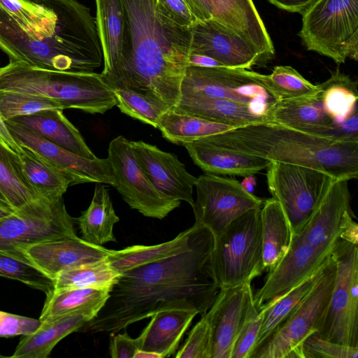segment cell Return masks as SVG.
Masks as SVG:
<instances>
[{
  "label": "cell",
  "instance_id": "cell-1",
  "mask_svg": "<svg viewBox=\"0 0 358 358\" xmlns=\"http://www.w3.org/2000/svg\"><path fill=\"white\" fill-rule=\"evenodd\" d=\"M214 243L203 226L185 251L122 273L105 305L81 329L115 334L166 308L203 315L220 290L212 266Z\"/></svg>",
  "mask_w": 358,
  "mask_h": 358
},
{
  "label": "cell",
  "instance_id": "cell-2",
  "mask_svg": "<svg viewBox=\"0 0 358 358\" xmlns=\"http://www.w3.org/2000/svg\"><path fill=\"white\" fill-rule=\"evenodd\" d=\"M55 15L36 31H27L0 7V49L10 61L55 71L92 73L103 55L95 17L78 0H31Z\"/></svg>",
  "mask_w": 358,
  "mask_h": 358
},
{
  "label": "cell",
  "instance_id": "cell-3",
  "mask_svg": "<svg viewBox=\"0 0 358 358\" xmlns=\"http://www.w3.org/2000/svg\"><path fill=\"white\" fill-rule=\"evenodd\" d=\"M132 43L129 70L119 88L174 110L190 54V29L159 13L155 0H122Z\"/></svg>",
  "mask_w": 358,
  "mask_h": 358
},
{
  "label": "cell",
  "instance_id": "cell-4",
  "mask_svg": "<svg viewBox=\"0 0 358 358\" xmlns=\"http://www.w3.org/2000/svg\"><path fill=\"white\" fill-rule=\"evenodd\" d=\"M201 139L272 162L309 166L337 180L358 176L356 142H340L272 122L236 127Z\"/></svg>",
  "mask_w": 358,
  "mask_h": 358
},
{
  "label": "cell",
  "instance_id": "cell-5",
  "mask_svg": "<svg viewBox=\"0 0 358 358\" xmlns=\"http://www.w3.org/2000/svg\"><path fill=\"white\" fill-rule=\"evenodd\" d=\"M348 181L334 180L307 222L292 235L287 253L254 294L258 310L318 271L331 255L347 214L353 213Z\"/></svg>",
  "mask_w": 358,
  "mask_h": 358
},
{
  "label": "cell",
  "instance_id": "cell-6",
  "mask_svg": "<svg viewBox=\"0 0 358 358\" xmlns=\"http://www.w3.org/2000/svg\"><path fill=\"white\" fill-rule=\"evenodd\" d=\"M0 91L41 96L64 109L103 114L116 106L113 91L100 73L62 71L11 62L0 67Z\"/></svg>",
  "mask_w": 358,
  "mask_h": 358
},
{
  "label": "cell",
  "instance_id": "cell-7",
  "mask_svg": "<svg viewBox=\"0 0 358 358\" xmlns=\"http://www.w3.org/2000/svg\"><path fill=\"white\" fill-rule=\"evenodd\" d=\"M260 210L247 211L215 236L212 266L220 289L251 283L264 271Z\"/></svg>",
  "mask_w": 358,
  "mask_h": 358
},
{
  "label": "cell",
  "instance_id": "cell-8",
  "mask_svg": "<svg viewBox=\"0 0 358 358\" xmlns=\"http://www.w3.org/2000/svg\"><path fill=\"white\" fill-rule=\"evenodd\" d=\"M299 36L336 64L358 59V0H315L302 14Z\"/></svg>",
  "mask_w": 358,
  "mask_h": 358
},
{
  "label": "cell",
  "instance_id": "cell-9",
  "mask_svg": "<svg viewBox=\"0 0 358 358\" xmlns=\"http://www.w3.org/2000/svg\"><path fill=\"white\" fill-rule=\"evenodd\" d=\"M335 275L336 263L331 255L305 298L251 358H303V343L317 330L331 298Z\"/></svg>",
  "mask_w": 358,
  "mask_h": 358
},
{
  "label": "cell",
  "instance_id": "cell-10",
  "mask_svg": "<svg viewBox=\"0 0 358 358\" xmlns=\"http://www.w3.org/2000/svg\"><path fill=\"white\" fill-rule=\"evenodd\" d=\"M181 97L230 99L250 105L266 116L280 99L270 89L267 76L245 69L188 66Z\"/></svg>",
  "mask_w": 358,
  "mask_h": 358
},
{
  "label": "cell",
  "instance_id": "cell-11",
  "mask_svg": "<svg viewBox=\"0 0 358 358\" xmlns=\"http://www.w3.org/2000/svg\"><path fill=\"white\" fill-rule=\"evenodd\" d=\"M331 257L336 263L333 290L315 334L329 341L358 347V248L338 238Z\"/></svg>",
  "mask_w": 358,
  "mask_h": 358
},
{
  "label": "cell",
  "instance_id": "cell-12",
  "mask_svg": "<svg viewBox=\"0 0 358 358\" xmlns=\"http://www.w3.org/2000/svg\"><path fill=\"white\" fill-rule=\"evenodd\" d=\"M269 192L281 205L292 229L298 233L311 217L335 180L328 173L301 165L272 162L267 168Z\"/></svg>",
  "mask_w": 358,
  "mask_h": 358
},
{
  "label": "cell",
  "instance_id": "cell-13",
  "mask_svg": "<svg viewBox=\"0 0 358 358\" xmlns=\"http://www.w3.org/2000/svg\"><path fill=\"white\" fill-rule=\"evenodd\" d=\"M107 159L114 178V187L132 209L143 215L162 220L180 205V201L159 192L136 161L131 141L118 136L109 143Z\"/></svg>",
  "mask_w": 358,
  "mask_h": 358
},
{
  "label": "cell",
  "instance_id": "cell-14",
  "mask_svg": "<svg viewBox=\"0 0 358 358\" xmlns=\"http://www.w3.org/2000/svg\"><path fill=\"white\" fill-rule=\"evenodd\" d=\"M73 220L63 198L36 202L0 218V250L17 251L48 240L77 236Z\"/></svg>",
  "mask_w": 358,
  "mask_h": 358
},
{
  "label": "cell",
  "instance_id": "cell-15",
  "mask_svg": "<svg viewBox=\"0 0 358 358\" xmlns=\"http://www.w3.org/2000/svg\"><path fill=\"white\" fill-rule=\"evenodd\" d=\"M196 199L192 207L195 222L221 234L247 211L262 207L264 199L245 190L237 180L206 173L197 178Z\"/></svg>",
  "mask_w": 358,
  "mask_h": 358
},
{
  "label": "cell",
  "instance_id": "cell-16",
  "mask_svg": "<svg viewBox=\"0 0 358 358\" xmlns=\"http://www.w3.org/2000/svg\"><path fill=\"white\" fill-rule=\"evenodd\" d=\"M95 23L103 55L100 73L113 90L119 88L131 63L132 43L122 0H94Z\"/></svg>",
  "mask_w": 358,
  "mask_h": 358
},
{
  "label": "cell",
  "instance_id": "cell-17",
  "mask_svg": "<svg viewBox=\"0 0 358 358\" xmlns=\"http://www.w3.org/2000/svg\"><path fill=\"white\" fill-rule=\"evenodd\" d=\"M16 142L25 146L53 165L68 180L70 186L82 183H103L114 186L107 158L87 159L62 148L33 131L5 121Z\"/></svg>",
  "mask_w": 358,
  "mask_h": 358
},
{
  "label": "cell",
  "instance_id": "cell-18",
  "mask_svg": "<svg viewBox=\"0 0 358 358\" xmlns=\"http://www.w3.org/2000/svg\"><path fill=\"white\" fill-rule=\"evenodd\" d=\"M253 303L250 282L219 290L205 314L211 328V358H231L235 341Z\"/></svg>",
  "mask_w": 358,
  "mask_h": 358
},
{
  "label": "cell",
  "instance_id": "cell-19",
  "mask_svg": "<svg viewBox=\"0 0 358 358\" xmlns=\"http://www.w3.org/2000/svg\"><path fill=\"white\" fill-rule=\"evenodd\" d=\"M190 53L208 56L224 67L250 69L262 66L252 46L222 24L211 19L197 21L191 28Z\"/></svg>",
  "mask_w": 358,
  "mask_h": 358
},
{
  "label": "cell",
  "instance_id": "cell-20",
  "mask_svg": "<svg viewBox=\"0 0 358 358\" xmlns=\"http://www.w3.org/2000/svg\"><path fill=\"white\" fill-rule=\"evenodd\" d=\"M131 145L141 169L159 192L194 206L193 187L197 178L187 171L177 155L142 141H131Z\"/></svg>",
  "mask_w": 358,
  "mask_h": 358
},
{
  "label": "cell",
  "instance_id": "cell-21",
  "mask_svg": "<svg viewBox=\"0 0 358 358\" xmlns=\"http://www.w3.org/2000/svg\"><path fill=\"white\" fill-rule=\"evenodd\" d=\"M17 250L52 280L69 268L106 257L110 250L78 236L48 240Z\"/></svg>",
  "mask_w": 358,
  "mask_h": 358
},
{
  "label": "cell",
  "instance_id": "cell-22",
  "mask_svg": "<svg viewBox=\"0 0 358 358\" xmlns=\"http://www.w3.org/2000/svg\"><path fill=\"white\" fill-rule=\"evenodd\" d=\"M214 19L240 36L258 53L262 65L274 57L275 49L252 0H213Z\"/></svg>",
  "mask_w": 358,
  "mask_h": 358
},
{
  "label": "cell",
  "instance_id": "cell-23",
  "mask_svg": "<svg viewBox=\"0 0 358 358\" xmlns=\"http://www.w3.org/2000/svg\"><path fill=\"white\" fill-rule=\"evenodd\" d=\"M193 162L205 173L248 176L267 169L272 161L259 156L227 150L202 139L185 144Z\"/></svg>",
  "mask_w": 358,
  "mask_h": 358
},
{
  "label": "cell",
  "instance_id": "cell-24",
  "mask_svg": "<svg viewBox=\"0 0 358 358\" xmlns=\"http://www.w3.org/2000/svg\"><path fill=\"white\" fill-rule=\"evenodd\" d=\"M6 121L23 127L76 155L91 159L96 158L80 131L66 117L62 109L43 110Z\"/></svg>",
  "mask_w": 358,
  "mask_h": 358
},
{
  "label": "cell",
  "instance_id": "cell-25",
  "mask_svg": "<svg viewBox=\"0 0 358 358\" xmlns=\"http://www.w3.org/2000/svg\"><path fill=\"white\" fill-rule=\"evenodd\" d=\"M269 121L327 138L336 124L325 111L320 92L313 96L279 101L271 110Z\"/></svg>",
  "mask_w": 358,
  "mask_h": 358
},
{
  "label": "cell",
  "instance_id": "cell-26",
  "mask_svg": "<svg viewBox=\"0 0 358 358\" xmlns=\"http://www.w3.org/2000/svg\"><path fill=\"white\" fill-rule=\"evenodd\" d=\"M197 314L196 310L179 308L155 312L139 335L140 349L159 353L162 358L171 357Z\"/></svg>",
  "mask_w": 358,
  "mask_h": 358
},
{
  "label": "cell",
  "instance_id": "cell-27",
  "mask_svg": "<svg viewBox=\"0 0 358 358\" xmlns=\"http://www.w3.org/2000/svg\"><path fill=\"white\" fill-rule=\"evenodd\" d=\"M234 128L269 122L252 106L230 99L204 96L181 97L174 110Z\"/></svg>",
  "mask_w": 358,
  "mask_h": 358
},
{
  "label": "cell",
  "instance_id": "cell-28",
  "mask_svg": "<svg viewBox=\"0 0 358 358\" xmlns=\"http://www.w3.org/2000/svg\"><path fill=\"white\" fill-rule=\"evenodd\" d=\"M91 320L83 313H72L43 320L35 332L23 336L11 357H48L62 339L81 329Z\"/></svg>",
  "mask_w": 358,
  "mask_h": 358
},
{
  "label": "cell",
  "instance_id": "cell-29",
  "mask_svg": "<svg viewBox=\"0 0 358 358\" xmlns=\"http://www.w3.org/2000/svg\"><path fill=\"white\" fill-rule=\"evenodd\" d=\"M203 225L195 222L173 239L153 245H136L122 250H110L106 259L120 273L177 255L188 249L197 237Z\"/></svg>",
  "mask_w": 358,
  "mask_h": 358
},
{
  "label": "cell",
  "instance_id": "cell-30",
  "mask_svg": "<svg viewBox=\"0 0 358 358\" xmlns=\"http://www.w3.org/2000/svg\"><path fill=\"white\" fill-rule=\"evenodd\" d=\"M260 219L263 264L269 272L287 253L293 232L280 203L274 198L264 201Z\"/></svg>",
  "mask_w": 358,
  "mask_h": 358
},
{
  "label": "cell",
  "instance_id": "cell-31",
  "mask_svg": "<svg viewBox=\"0 0 358 358\" xmlns=\"http://www.w3.org/2000/svg\"><path fill=\"white\" fill-rule=\"evenodd\" d=\"M76 220L84 241L98 245L116 241L113 227L120 217L103 183H96L89 207Z\"/></svg>",
  "mask_w": 358,
  "mask_h": 358
},
{
  "label": "cell",
  "instance_id": "cell-32",
  "mask_svg": "<svg viewBox=\"0 0 358 358\" xmlns=\"http://www.w3.org/2000/svg\"><path fill=\"white\" fill-rule=\"evenodd\" d=\"M112 287L72 288L54 290L46 295L39 320L72 313L94 318L108 300Z\"/></svg>",
  "mask_w": 358,
  "mask_h": 358
},
{
  "label": "cell",
  "instance_id": "cell-33",
  "mask_svg": "<svg viewBox=\"0 0 358 358\" xmlns=\"http://www.w3.org/2000/svg\"><path fill=\"white\" fill-rule=\"evenodd\" d=\"M24 173L29 185L43 200L55 202L63 198L70 186L68 180L53 165L29 148L20 145Z\"/></svg>",
  "mask_w": 358,
  "mask_h": 358
},
{
  "label": "cell",
  "instance_id": "cell-34",
  "mask_svg": "<svg viewBox=\"0 0 358 358\" xmlns=\"http://www.w3.org/2000/svg\"><path fill=\"white\" fill-rule=\"evenodd\" d=\"M0 192L15 211L43 200L27 181L20 155L1 143Z\"/></svg>",
  "mask_w": 358,
  "mask_h": 358
},
{
  "label": "cell",
  "instance_id": "cell-35",
  "mask_svg": "<svg viewBox=\"0 0 358 358\" xmlns=\"http://www.w3.org/2000/svg\"><path fill=\"white\" fill-rule=\"evenodd\" d=\"M234 128L229 125L169 110L161 117L157 129L169 142L184 146L188 143Z\"/></svg>",
  "mask_w": 358,
  "mask_h": 358
},
{
  "label": "cell",
  "instance_id": "cell-36",
  "mask_svg": "<svg viewBox=\"0 0 358 358\" xmlns=\"http://www.w3.org/2000/svg\"><path fill=\"white\" fill-rule=\"evenodd\" d=\"M319 87L323 107L335 124L358 110L357 82L349 76L336 70Z\"/></svg>",
  "mask_w": 358,
  "mask_h": 358
},
{
  "label": "cell",
  "instance_id": "cell-37",
  "mask_svg": "<svg viewBox=\"0 0 358 358\" xmlns=\"http://www.w3.org/2000/svg\"><path fill=\"white\" fill-rule=\"evenodd\" d=\"M321 268L296 286L273 299L261 308L264 310L263 319L255 350L269 337L299 305L317 280Z\"/></svg>",
  "mask_w": 358,
  "mask_h": 358
},
{
  "label": "cell",
  "instance_id": "cell-38",
  "mask_svg": "<svg viewBox=\"0 0 358 358\" xmlns=\"http://www.w3.org/2000/svg\"><path fill=\"white\" fill-rule=\"evenodd\" d=\"M121 275L105 257L62 271L53 280L55 290L112 287L117 282Z\"/></svg>",
  "mask_w": 358,
  "mask_h": 358
},
{
  "label": "cell",
  "instance_id": "cell-39",
  "mask_svg": "<svg viewBox=\"0 0 358 358\" xmlns=\"http://www.w3.org/2000/svg\"><path fill=\"white\" fill-rule=\"evenodd\" d=\"M0 276L23 282L46 295L55 290L53 280L19 250H0Z\"/></svg>",
  "mask_w": 358,
  "mask_h": 358
},
{
  "label": "cell",
  "instance_id": "cell-40",
  "mask_svg": "<svg viewBox=\"0 0 358 358\" xmlns=\"http://www.w3.org/2000/svg\"><path fill=\"white\" fill-rule=\"evenodd\" d=\"M266 76L268 87L280 100L313 96L320 90L290 66H276Z\"/></svg>",
  "mask_w": 358,
  "mask_h": 358
},
{
  "label": "cell",
  "instance_id": "cell-41",
  "mask_svg": "<svg viewBox=\"0 0 358 358\" xmlns=\"http://www.w3.org/2000/svg\"><path fill=\"white\" fill-rule=\"evenodd\" d=\"M120 111L140 122L158 128L159 120L167 111L146 96L126 89L113 90Z\"/></svg>",
  "mask_w": 358,
  "mask_h": 358
},
{
  "label": "cell",
  "instance_id": "cell-42",
  "mask_svg": "<svg viewBox=\"0 0 358 358\" xmlns=\"http://www.w3.org/2000/svg\"><path fill=\"white\" fill-rule=\"evenodd\" d=\"M47 109L64 108L57 101L41 96L0 91V113L5 121Z\"/></svg>",
  "mask_w": 358,
  "mask_h": 358
},
{
  "label": "cell",
  "instance_id": "cell-43",
  "mask_svg": "<svg viewBox=\"0 0 358 358\" xmlns=\"http://www.w3.org/2000/svg\"><path fill=\"white\" fill-rule=\"evenodd\" d=\"M0 7L27 31L43 29L55 15L51 8L31 0H0Z\"/></svg>",
  "mask_w": 358,
  "mask_h": 358
},
{
  "label": "cell",
  "instance_id": "cell-44",
  "mask_svg": "<svg viewBox=\"0 0 358 358\" xmlns=\"http://www.w3.org/2000/svg\"><path fill=\"white\" fill-rule=\"evenodd\" d=\"M175 357L211 358V328L205 314L189 331Z\"/></svg>",
  "mask_w": 358,
  "mask_h": 358
},
{
  "label": "cell",
  "instance_id": "cell-45",
  "mask_svg": "<svg viewBox=\"0 0 358 358\" xmlns=\"http://www.w3.org/2000/svg\"><path fill=\"white\" fill-rule=\"evenodd\" d=\"M263 309L258 310L253 303L245 321L235 341L231 358H251L263 319Z\"/></svg>",
  "mask_w": 358,
  "mask_h": 358
},
{
  "label": "cell",
  "instance_id": "cell-46",
  "mask_svg": "<svg viewBox=\"0 0 358 358\" xmlns=\"http://www.w3.org/2000/svg\"><path fill=\"white\" fill-rule=\"evenodd\" d=\"M303 358H357L358 347H352L324 339L313 334L302 345Z\"/></svg>",
  "mask_w": 358,
  "mask_h": 358
},
{
  "label": "cell",
  "instance_id": "cell-47",
  "mask_svg": "<svg viewBox=\"0 0 358 358\" xmlns=\"http://www.w3.org/2000/svg\"><path fill=\"white\" fill-rule=\"evenodd\" d=\"M41 325L39 319L0 310V337L29 335L35 332Z\"/></svg>",
  "mask_w": 358,
  "mask_h": 358
},
{
  "label": "cell",
  "instance_id": "cell-48",
  "mask_svg": "<svg viewBox=\"0 0 358 358\" xmlns=\"http://www.w3.org/2000/svg\"><path fill=\"white\" fill-rule=\"evenodd\" d=\"M159 14L176 26L190 29L197 20L184 0H155Z\"/></svg>",
  "mask_w": 358,
  "mask_h": 358
},
{
  "label": "cell",
  "instance_id": "cell-49",
  "mask_svg": "<svg viewBox=\"0 0 358 358\" xmlns=\"http://www.w3.org/2000/svg\"><path fill=\"white\" fill-rule=\"evenodd\" d=\"M141 344L140 336L133 338L127 333L113 335L109 345L110 356L113 358H134Z\"/></svg>",
  "mask_w": 358,
  "mask_h": 358
},
{
  "label": "cell",
  "instance_id": "cell-50",
  "mask_svg": "<svg viewBox=\"0 0 358 358\" xmlns=\"http://www.w3.org/2000/svg\"><path fill=\"white\" fill-rule=\"evenodd\" d=\"M329 138L340 142L358 143V110L341 123L336 124L329 133Z\"/></svg>",
  "mask_w": 358,
  "mask_h": 358
},
{
  "label": "cell",
  "instance_id": "cell-51",
  "mask_svg": "<svg viewBox=\"0 0 358 358\" xmlns=\"http://www.w3.org/2000/svg\"><path fill=\"white\" fill-rule=\"evenodd\" d=\"M197 21L214 19L215 9L213 0H184Z\"/></svg>",
  "mask_w": 358,
  "mask_h": 358
},
{
  "label": "cell",
  "instance_id": "cell-52",
  "mask_svg": "<svg viewBox=\"0 0 358 358\" xmlns=\"http://www.w3.org/2000/svg\"><path fill=\"white\" fill-rule=\"evenodd\" d=\"M276 7L292 13L302 14L315 0H268Z\"/></svg>",
  "mask_w": 358,
  "mask_h": 358
},
{
  "label": "cell",
  "instance_id": "cell-53",
  "mask_svg": "<svg viewBox=\"0 0 358 358\" xmlns=\"http://www.w3.org/2000/svg\"><path fill=\"white\" fill-rule=\"evenodd\" d=\"M353 218H355L354 213L347 214L340 238L357 245L358 225Z\"/></svg>",
  "mask_w": 358,
  "mask_h": 358
},
{
  "label": "cell",
  "instance_id": "cell-54",
  "mask_svg": "<svg viewBox=\"0 0 358 358\" xmlns=\"http://www.w3.org/2000/svg\"><path fill=\"white\" fill-rule=\"evenodd\" d=\"M0 143L18 155L22 152L20 145L11 135L5 120L0 113Z\"/></svg>",
  "mask_w": 358,
  "mask_h": 358
},
{
  "label": "cell",
  "instance_id": "cell-55",
  "mask_svg": "<svg viewBox=\"0 0 358 358\" xmlns=\"http://www.w3.org/2000/svg\"><path fill=\"white\" fill-rule=\"evenodd\" d=\"M188 66L202 67H224L217 60L203 55L190 53L188 59Z\"/></svg>",
  "mask_w": 358,
  "mask_h": 358
},
{
  "label": "cell",
  "instance_id": "cell-56",
  "mask_svg": "<svg viewBox=\"0 0 358 358\" xmlns=\"http://www.w3.org/2000/svg\"><path fill=\"white\" fill-rule=\"evenodd\" d=\"M241 185L245 190L252 193L256 185V179L253 176H245Z\"/></svg>",
  "mask_w": 358,
  "mask_h": 358
},
{
  "label": "cell",
  "instance_id": "cell-57",
  "mask_svg": "<svg viewBox=\"0 0 358 358\" xmlns=\"http://www.w3.org/2000/svg\"><path fill=\"white\" fill-rule=\"evenodd\" d=\"M134 358H162V356L155 352L138 349Z\"/></svg>",
  "mask_w": 358,
  "mask_h": 358
},
{
  "label": "cell",
  "instance_id": "cell-58",
  "mask_svg": "<svg viewBox=\"0 0 358 358\" xmlns=\"http://www.w3.org/2000/svg\"><path fill=\"white\" fill-rule=\"evenodd\" d=\"M15 211V210L10 206L0 202V218L8 216Z\"/></svg>",
  "mask_w": 358,
  "mask_h": 358
},
{
  "label": "cell",
  "instance_id": "cell-59",
  "mask_svg": "<svg viewBox=\"0 0 358 358\" xmlns=\"http://www.w3.org/2000/svg\"><path fill=\"white\" fill-rule=\"evenodd\" d=\"M0 202L2 203L7 204V205L10 206L8 203L6 198L4 197V196L2 194V193L1 192H0Z\"/></svg>",
  "mask_w": 358,
  "mask_h": 358
},
{
  "label": "cell",
  "instance_id": "cell-60",
  "mask_svg": "<svg viewBox=\"0 0 358 358\" xmlns=\"http://www.w3.org/2000/svg\"><path fill=\"white\" fill-rule=\"evenodd\" d=\"M0 357H5L0 354Z\"/></svg>",
  "mask_w": 358,
  "mask_h": 358
}]
</instances>
